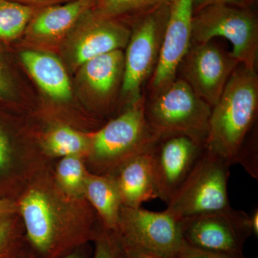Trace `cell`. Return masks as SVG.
<instances>
[{"label": "cell", "mask_w": 258, "mask_h": 258, "mask_svg": "<svg viewBox=\"0 0 258 258\" xmlns=\"http://www.w3.org/2000/svg\"><path fill=\"white\" fill-rule=\"evenodd\" d=\"M258 77L255 70L239 64L218 102L212 108L206 149L237 164L241 150L257 119Z\"/></svg>", "instance_id": "1"}, {"label": "cell", "mask_w": 258, "mask_h": 258, "mask_svg": "<svg viewBox=\"0 0 258 258\" xmlns=\"http://www.w3.org/2000/svg\"><path fill=\"white\" fill-rule=\"evenodd\" d=\"M211 111L180 78L145 103L146 118L158 137L182 134L205 144Z\"/></svg>", "instance_id": "2"}, {"label": "cell", "mask_w": 258, "mask_h": 258, "mask_svg": "<svg viewBox=\"0 0 258 258\" xmlns=\"http://www.w3.org/2000/svg\"><path fill=\"white\" fill-rule=\"evenodd\" d=\"M230 41L239 64L255 70L258 55V20L251 8L212 5L194 14L191 43H205L215 37Z\"/></svg>", "instance_id": "3"}, {"label": "cell", "mask_w": 258, "mask_h": 258, "mask_svg": "<svg viewBox=\"0 0 258 258\" xmlns=\"http://www.w3.org/2000/svg\"><path fill=\"white\" fill-rule=\"evenodd\" d=\"M146 98L128 105L121 114L94 134L93 157L102 167L118 170L133 158L147 152L159 139L145 115Z\"/></svg>", "instance_id": "4"}, {"label": "cell", "mask_w": 258, "mask_h": 258, "mask_svg": "<svg viewBox=\"0 0 258 258\" xmlns=\"http://www.w3.org/2000/svg\"><path fill=\"white\" fill-rule=\"evenodd\" d=\"M231 165L205 151L171 199L165 211L177 220L230 207L228 179Z\"/></svg>", "instance_id": "5"}, {"label": "cell", "mask_w": 258, "mask_h": 258, "mask_svg": "<svg viewBox=\"0 0 258 258\" xmlns=\"http://www.w3.org/2000/svg\"><path fill=\"white\" fill-rule=\"evenodd\" d=\"M168 3L135 18L124 55L121 93L128 105L142 99V88L152 77L160 54Z\"/></svg>", "instance_id": "6"}, {"label": "cell", "mask_w": 258, "mask_h": 258, "mask_svg": "<svg viewBox=\"0 0 258 258\" xmlns=\"http://www.w3.org/2000/svg\"><path fill=\"white\" fill-rule=\"evenodd\" d=\"M117 242L162 258H176L186 242L179 220L165 210L153 212L122 206L114 232Z\"/></svg>", "instance_id": "7"}, {"label": "cell", "mask_w": 258, "mask_h": 258, "mask_svg": "<svg viewBox=\"0 0 258 258\" xmlns=\"http://www.w3.org/2000/svg\"><path fill=\"white\" fill-rule=\"evenodd\" d=\"M179 221L186 244L230 255L244 256V242L252 235L249 215L231 207Z\"/></svg>", "instance_id": "8"}, {"label": "cell", "mask_w": 258, "mask_h": 258, "mask_svg": "<svg viewBox=\"0 0 258 258\" xmlns=\"http://www.w3.org/2000/svg\"><path fill=\"white\" fill-rule=\"evenodd\" d=\"M206 151V144L182 135L159 137L149 150L158 196L167 204Z\"/></svg>", "instance_id": "9"}, {"label": "cell", "mask_w": 258, "mask_h": 258, "mask_svg": "<svg viewBox=\"0 0 258 258\" xmlns=\"http://www.w3.org/2000/svg\"><path fill=\"white\" fill-rule=\"evenodd\" d=\"M239 64L231 52L222 50L211 41L191 43L178 72L181 74L180 79L212 108Z\"/></svg>", "instance_id": "10"}, {"label": "cell", "mask_w": 258, "mask_h": 258, "mask_svg": "<svg viewBox=\"0 0 258 258\" xmlns=\"http://www.w3.org/2000/svg\"><path fill=\"white\" fill-rule=\"evenodd\" d=\"M168 7L160 54L149 83L151 96L175 81L180 63L191 45L194 0H169Z\"/></svg>", "instance_id": "11"}, {"label": "cell", "mask_w": 258, "mask_h": 258, "mask_svg": "<svg viewBox=\"0 0 258 258\" xmlns=\"http://www.w3.org/2000/svg\"><path fill=\"white\" fill-rule=\"evenodd\" d=\"M83 31L75 47V59L83 64L97 56L126 46L131 31L117 19L106 18L95 13L88 15Z\"/></svg>", "instance_id": "12"}, {"label": "cell", "mask_w": 258, "mask_h": 258, "mask_svg": "<svg viewBox=\"0 0 258 258\" xmlns=\"http://www.w3.org/2000/svg\"><path fill=\"white\" fill-rule=\"evenodd\" d=\"M20 209L29 243L39 254L50 257L58 230L47 197L31 190L22 200Z\"/></svg>", "instance_id": "13"}, {"label": "cell", "mask_w": 258, "mask_h": 258, "mask_svg": "<svg viewBox=\"0 0 258 258\" xmlns=\"http://www.w3.org/2000/svg\"><path fill=\"white\" fill-rule=\"evenodd\" d=\"M149 150L120 166L116 176H111L114 180L123 206L139 208L142 204L159 198Z\"/></svg>", "instance_id": "14"}, {"label": "cell", "mask_w": 258, "mask_h": 258, "mask_svg": "<svg viewBox=\"0 0 258 258\" xmlns=\"http://www.w3.org/2000/svg\"><path fill=\"white\" fill-rule=\"evenodd\" d=\"M21 60L42 91L53 99L66 101L71 97L69 76L58 59L45 52L26 50Z\"/></svg>", "instance_id": "15"}, {"label": "cell", "mask_w": 258, "mask_h": 258, "mask_svg": "<svg viewBox=\"0 0 258 258\" xmlns=\"http://www.w3.org/2000/svg\"><path fill=\"white\" fill-rule=\"evenodd\" d=\"M124 54L116 50L97 56L83 63V76L98 99L106 101L122 83Z\"/></svg>", "instance_id": "16"}, {"label": "cell", "mask_w": 258, "mask_h": 258, "mask_svg": "<svg viewBox=\"0 0 258 258\" xmlns=\"http://www.w3.org/2000/svg\"><path fill=\"white\" fill-rule=\"evenodd\" d=\"M91 5L85 0H71L62 5H51L35 13L30 24L35 36H59L76 23Z\"/></svg>", "instance_id": "17"}, {"label": "cell", "mask_w": 258, "mask_h": 258, "mask_svg": "<svg viewBox=\"0 0 258 258\" xmlns=\"http://www.w3.org/2000/svg\"><path fill=\"white\" fill-rule=\"evenodd\" d=\"M83 186L88 200L101 216L105 229L114 232L123 206L114 180L111 176L90 175L85 177Z\"/></svg>", "instance_id": "18"}, {"label": "cell", "mask_w": 258, "mask_h": 258, "mask_svg": "<svg viewBox=\"0 0 258 258\" xmlns=\"http://www.w3.org/2000/svg\"><path fill=\"white\" fill-rule=\"evenodd\" d=\"M35 12L31 5L0 0V39L11 40L19 36L30 24Z\"/></svg>", "instance_id": "19"}, {"label": "cell", "mask_w": 258, "mask_h": 258, "mask_svg": "<svg viewBox=\"0 0 258 258\" xmlns=\"http://www.w3.org/2000/svg\"><path fill=\"white\" fill-rule=\"evenodd\" d=\"M169 0H100L96 5V13L118 20L120 17L138 18L168 3Z\"/></svg>", "instance_id": "20"}, {"label": "cell", "mask_w": 258, "mask_h": 258, "mask_svg": "<svg viewBox=\"0 0 258 258\" xmlns=\"http://www.w3.org/2000/svg\"><path fill=\"white\" fill-rule=\"evenodd\" d=\"M88 145L86 137L66 126L54 129L45 141V146L51 154L63 157L77 156L86 151Z\"/></svg>", "instance_id": "21"}, {"label": "cell", "mask_w": 258, "mask_h": 258, "mask_svg": "<svg viewBox=\"0 0 258 258\" xmlns=\"http://www.w3.org/2000/svg\"><path fill=\"white\" fill-rule=\"evenodd\" d=\"M57 172L61 184L71 191H76L84 183V168L77 156L62 158L57 166Z\"/></svg>", "instance_id": "22"}, {"label": "cell", "mask_w": 258, "mask_h": 258, "mask_svg": "<svg viewBox=\"0 0 258 258\" xmlns=\"http://www.w3.org/2000/svg\"><path fill=\"white\" fill-rule=\"evenodd\" d=\"M21 243L15 235L11 224L0 223V258H21Z\"/></svg>", "instance_id": "23"}, {"label": "cell", "mask_w": 258, "mask_h": 258, "mask_svg": "<svg viewBox=\"0 0 258 258\" xmlns=\"http://www.w3.org/2000/svg\"><path fill=\"white\" fill-rule=\"evenodd\" d=\"M96 247L93 258H117V247L111 232L104 230L96 236Z\"/></svg>", "instance_id": "24"}, {"label": "cell", "mask_w": 258, "mask_h": 258, "mask_svg": "<svg viewBox=\"0 0 258 258\" xmlns=\"http://www.w3.org/2000/svg\"><path fill=\"white\" fill-rule=\"evenodd\" d=\"M176 258H246L245 256H235L220 253L213 251L206 250L192 247L189 244H185Z\"/></svg>", "instance_id": "25"}, {"label": "cell", "mask_w": 258, "mask_h": 258, "mask_svg": "<svg viewBox=\"0 0 258 258\" xmlns=\"http://www.w3.org/2000/svg\"><path fill=\"white\" fill-rule=\"evenodd\" d=\"M255 0H194V13L212 5H227L242 8H251Z\"/></svg>", "instance_id": "26"}, {"label": "cell", "mask_w": 258, "mask_h": 258, "mask_svg": "<svg viewBox=\"0 0 258 258\" xmlns=\"http://www.w3.org/2000/svg\"><path fill=\"white\" fill-rule=\"evenodd\" d=\"M116 242L117 258H162L147 251Z\"/></svg>", "instance_id": "27"}, {"label": "cell", "mask_w": 258, "mask_h": 258, "mask_svg": "<svg viewBox=\"0 0 258 258\" xmlns=\"http://www.w3.org/2000/svg\"><path fill=\"white\" fill-rule=\"evenodd\" d=\"M9 157V148L5 137L0 133V169L8 162Z\"/></svg>", "instance_id": "28"}, {"label": "cell", "mask_w": 258, "mask_h": 258, "mask_svg": "<svg viewBox=\"0 0 258 258\" xmlns=\"http://www.w3.org/2000/svg\"><path fill=\"white\" fill-rule=\"evenodd\" d=\"M250 218L251 229L252 233L256 237L258 235V209L256 208L252 212V215L249 216Z\"/></svg>", "instance_id": "29"}, {"label": "cell", "mask_w": 258, "mask_h": 258, "mask_svg": "<svg viewBox=\"0 0 258 258\" xmlns=\"http://www.w3.org/2000/svg\"><path fill=\"white\" fill-rule=\"evenodd\" d=\"M10 91V84L4 74L0 71V96L8 94Z\"/></svg>", "instance_id": "30"}, {"label": "cell", "mask_w": 258, "mask_h": 258, "mask_svg": "<svg viewBox=\"0 0 258 258\" xmlns=\"http://www.w3.org/2000/svg\"><path fill=\"white\" fill-rule=\"evenodd\" d=\"M10 205L8 202L5 201V200H0V223L3 222L2 218L8 214V212L10 211Z\"/></svg>", "instance_id": "31"}, {"label": "cell", "mask_w": 258, "mask_h": 258, "mask_svg": "<svg viewBox=\"0 0 258 258\" xmlns=\"http://www.w3.org/2000/svg\"><path fill=\"white\" fill-rule=\"evenodd\" d=\"M11 1L18 2V3H35V4H51L55 3L56 2L60 0H11Z\"/></svg>", "instance_id": "32"}, {"label": "cell", "mask_w": 258, "mask_h": 258, "mask_svg": "<svg viewBox=\"0 0 258 258\" xmlns=\"http://www.w3.org/2000/svg\"><path fill=\"white\" fill-rule=\"evenodd\" d=\"M59 258H85L84 256L83 255L81 252H78V251H72V252H69V253L64 254V255L61 256Z\"/></svg>", "instance_id": "33"}, {"label": "cell", "mask_w": 258, "mask_h": 258, "mask_svg": "<svg viewBox=\"0 0 258 258\" xmlns=\"http://www.w3.org/2000/svg\"><path fill=\"white\" fill-rule=\"evenodd\" d=\"M85 1L88 2V3L91 5H92L93 4L96 5L98 4V3L100 0H85Z\"/></svg>", "instance_id": "34"}, {"label": "cell", "mask_w": 258, "mask_h": 258, "mask_svg": "<svg viewBox=\"0 0 258 258\" xmlns=\"http://www.w3.org/2000/svg\"><path fill=\"white\" fill-rule=\"evenodd\" d=\"M21 258H25V257H22Z\"/></svg>", "instance_id": "35"}]
</instances>
